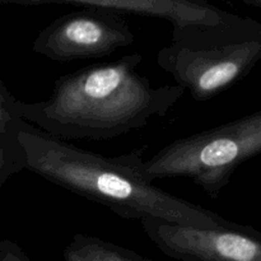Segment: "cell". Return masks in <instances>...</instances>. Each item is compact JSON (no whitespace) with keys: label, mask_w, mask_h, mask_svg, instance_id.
<instances>
[{"label":"cell","mask_w":261,"mask_h":261,"mask_svg":"<svg viewBox=\"0 0 261 261\" xmlns=\"http://www.w3.org/2000/svg\"><path fill=\"white\" fill-rule=\"evenodd\" d=\"M143 58L132 54L59 76L50 97L19 101L24 121L61 140H109L163 117L181 99L177 84L154 87L138 73Z\"/></svg>","instance_id":"6da1fadb"},{"label":"cell","mask_w":261,"mask_h":261,"mask_svg":"<svg viewBox=\"0 0 261 261\" xmlns=\"http://www.w3.org/2000/svg\"><path fill=\"white\" fill-rule=\"evenodd\" d=\"M18 142L24 170L105 205L121 218L153 219L196 228H214L228 221L149 182L140 149L105 157L50 137L24 120Z\"/></svg>","instance_id":"7a4b0ae2"},{"label":"cell","mask_w":261,"mask_h":261,"mask_svg":"<svg viewBox=\"0 0 261 261\" xmlns=\"http://www.w3.org/2000/svg\"><path fill=\"white\" fill-rule=\"evenodd\" d=\"M261 60V25L231 17L217 25L172 32L157 64L195 101L218 96L247 75Z\"/></svg>","instance_id":"3957f363"},{"label":"cell","mask_w":261,"mask_h":261,"mask_svg":"<svg viewBox=\"0 0 261 261\" xmlns=\"http://www.w3.org/2000/svg\"><path fill=\"white\" fill-rule=\"evenodd\" d=\"M261 154V110L171 142L144 162L149 182L184 177L217 198L237 167Z\"/></svg>","instance_id":"277c9868"},{"label":"cell","mask_w":261,"mask_h":261,"mask_svg":"<svg viewBox=\"0 0 261 261\" xmlns=\"http://www.w3.org/2000/svg\"><path fill=\"white\" fill-rule=\"evenodd\" d=\"M135 40L121 14L97 8L66 13L46 25L33 41V53L59 63L103 58Z\"/></svg>","instance_id":"5b68a950"},{"label":"cell","mask_w":261,"mask_h":261,"mask_svg":"<svg viewBox=\"0 0 261 261\" xmlns=\"http://www.w3.org/2000/svg\"><path fill=\"white\" fill-rule=\"evenodd\" d=\"M148 239L167 256L180 261H261V231L227 221L214 228L142 219Z\"/></svg>","instance_id":"8992f818"},{"label":"cell","mask_w":261,"mask_h":261,"mask_svg":"<svg viewBox=\"0 0 261 261\" xmlns=\"http://www.w3.org/2000/svg\"><path fill=\"white\" fill-rule=\"evenodd\" d=\"M15 3L70 4L119 14L144 15L167 20L172 24V32L198 25L221 24L231 17L206 0H15Z\"/></svg>","instance_id":"52a82bcc"},{"label":"cell","mask_w":261,"mask_h":261,"mask_svg":"<svg viewBox=\"0 0 261 261\" xmlns=\"http://www.w3.org/2000/svg\"><path fill=\"white\" fill-rule=\"evenodd\" d=\"M18 103L19 99L0 81V189L13 175L24 170L18 142V132L23 122Z\"/></svg>","instance_id":"ba28073f"},{"label":"cell","mask_w":261,"mask_h":261,"mask_svg":"<svg viewBox=\"0 0 261 261\" xmlns=\"http://www.w3.org/2000/svg\"><path fill=\"white\" fill-rule=\"evenodd\" d=\"M63 257L64 261H150L126 247L83 233L71 237Z\"/></svg>","instance_id":"9c48e42d"},{"label":"cell","mask_w":261,"mask_h":261,"mask_svg":"<svg viewBox=\"0 0 261 261\" xmlns=\"http://www.w3.org/2000/svg\"><path fill=\"white\" fill-rule=\"evenodd\" d=\"M0 261H31L27 252L12 240L0 241Z\"/></svg>","instance_id":"30bf717a"},{"label":"cell","mask_w":261,"mask_h":261,"mask_svg":"<svg viewBox=\"0 0 261 261\" xmlns=\"http://www.w3.org/2000/svg\"><path fill=\"white\" fill-rule=\"evenodd\" d=\"M246 2H250V3H255V4H261V0H246Z\"/></svg>","instance_id":"8fae6325"},{"label":"cell","mask_w":261,"mask_h":261,"mask_svg":"<svg viewBox=\"0 0 261 261\" xmlns=\"http://www.w3.org/2000/svg\"><path fill=\"white\" fill-rule=\"evenodd\" d=\"M0 2H15V0H0Z\"/></svg>","instance_id":"7c38bea8"}]
</instances>
